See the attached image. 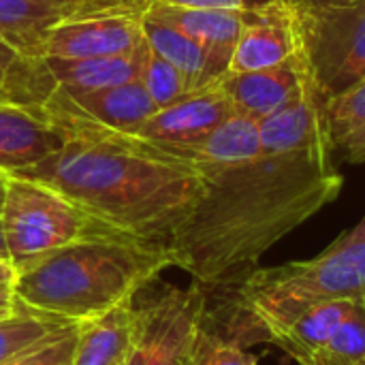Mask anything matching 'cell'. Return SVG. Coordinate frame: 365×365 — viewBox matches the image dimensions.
Segmentation results:
<instances>
[{
  "label": "cell",
  "instance_id": "6da1fadb",
  "mask_svg": "<svg viewBox=\"0 0 365 365\" xmlns=\"http://www.w3.org/2000/svg\"><path fill=\"white\" fill-rule=\"evenodd\" d=\"M60 148L13 175L51 186L103 231L165 244L205 197L197 165L139 135L109 128L51 88L38 103Z\"/></svg>",
  "mask_w": 365,
  "mask_h": 365
},
{
  "label": "cell",
  "instance_id": "7a4b0ae2",
  "mask_svg": "<svg viewBox=\"0 0 365 365\" xmlns=\"http://www.w3.org/2000/svg\"><path fill=\"white\" fill-rule=\"evenodd\" d=\"M205 197L165 242L173 267L205 295L248 278L282 237L331 205L344 186L331 152H263L242 165L201 171Z\"/></svg>",
  "mask_w": 365,
  "mask_h": 365
},
{
  "label": "cell",
  "instance_id": "3957f363",
  "mask_svg": "<svg viewBox=\"0 0 365 365\" xmlns=\"http://www.w3.org/2000/svg\"><path fill=\"white\" fill-rule=\"evenodd\" d=\"M169 267L165 244L96 233L17 272L13 297L28 310L81 323L133 299Z\"/></svg>",
  "mask_w": 365,
  "mask_h": 365
},
{
  "label": "cell",
  "instance_id": "277c9868",
  "mask_svg": "<svg viewBox=\"0 0 365 365\" xmlns=\"http://www.w3.org/2000/svg\"><path fill=\"white\" fill-rule=\"evenodd\" d=\"M227 293L225 338L244 349L269 344L276 331L317 304L353 299L365 306V240H336L314 259L257 267Z\"/></svg>",
  "mask_w": 365,
  "mask_h": 365
},
{
  "label": "cell",
  "instance_id": "5b68a950",
  "mask_svg": "<svg viewBox=\"0 0 365 365\" xmlns=\"http://www.w3.org/2000/svg\"><path fill=\"white\" fill-rule=\"evenodd\" d=\"M0 222L17 272L62 246L96 233H109L51 186L13 175H4Z\"/></svg>",
  "mask_w": 365,
  "mask_h": 365
},
{
  "label": "cell",
  "instance_id": "8992f818",
  "mask_svg": "<svg viewBox=\"0 0 365 365\" xmlns=\"http://www.w3.org/2000/svg\"><path fill=\"white\" fill-rule=\"evenodd\" d=\"M304 47L323 98L365 77V0L299 9Z\"/></svg>",
  "mask_w": 365,
  "mask_h": 365
},
{
  "label": "cell",
  "instance_id": "52a82bcc",
  "mask_svg": "<svg viewBox=\"0 0 365 365\" xmlns=\"http://www.w3.org/2000/svg\"><path fill=\"white\" fill-rule=\"evenodd\" d=\"M205 317L207 295L199 287L167 289L139 308L135 342L126 365H190Z\"/></svg>",
  "mask_w": 365,
  "mask_h": 365
},
{
  "label": "cell",
  "instance_id": "ba28073f",
  "mask_svg": "<svg viewBox=\"0 0 365 365\" xmlns=\"http://www.w3.org/2000/svg\"><path fill=\"white\" fill-rule=\"evenodd\" d=\"M150 4V2H148ZM145 6H118L77 15L53 26L28 60L36 58H101L135 53L143 36Z\"/></svg>",
  "mask_w": 365,
  "mask_h": 365
},
{
  "label": "cell",
  "instance_id": "9c48e42d",
  "mask_svg": "<svg viewBox=\"0 0 365 365\" xmlns=\"http://www.w3.org/2000/svg\"><path fill=\"white\" fill-rule=\"evenodd\" d=\"M302 15L291 0H272L246 11L229 71H259L284 64L304 51Z\"/></svg>",
  "mask_w": 365,
  "mask_h": 365
},
{
  "label": "cell",
  "instance_id": "30bf717a",
  "mask_svg": "<svg viewBox=\"0 0 365 365\" xmlns=\"http://www.w3.org/2000/svg\"><path fill=\"white\" fill-rule=\"evenodd\" d=\"M233 113L229 96L216 81L160 107L135 135L167 150H178L201 141Z\"/></svg>",
  "mask_w": 365,
  "mask_h": 365
},
{
  "label": "cell",
  "instance_id": "8fae6325",
  "mask_svg": "<svg viewBox=\"0 0 365 365\" xmlns=\"http://www.w3.org/2000/svg\"><path fill=\"white\" fill-rule=\"evenodd\" d=\"M310 71V60L304 49L293 60L272 68L242 73L229 71L218 79V83L229 96L233 111L259 124L295 98Z\"/></svg>",
  "mask_w": 365,
  "mask_h": 365
},
{
  "label": "cell",
  "instance_id": "7c38bea8",
  "mask_svg": "<svg viewBox=\"0 0 365 365\" xmlns=\"http://www.w3.org/2000/svg\"><path fill=\"white\" fill-rule=\"evenodd\" d=\"M323 103L325 98L319 92V86L310 71L295 98L274 115L259 122L261 150L272 154H287V152L334 154V143L327 130Z\"/></svg>",
  "mask_w": 365,
  "mask_h": 365
},
{
  "label": "cell",
  "instance_id": "4fadbf2b",
  "mask_svg": "<svg viewBox=\"0 0 365 365\" xmlns=\"http://www.w3.org/2000/svg\"><path fill=\"white\" fill-rule=\"evenodd\" d=\"M60 148L41 105L0 98V175H19Z\"/></svg>",
  "mask_w": 365,
  "mask_h": 365
},
{
  "label": "cell",
  "instance_id": "5bb4252c",
  "mask_svg": "<svg viewBox=\"0 0 365 365\" xmlns=\"http://www.w3.org/2000/svg\"><path fill=\"white\" fill-rule=\"evenodd\" d=\"M135 297L77 323L73 365H126L137 331Z\"/></svg>",
  "mask_w": 365,
  "mask_h": 365
},
{
  "label": "cell",
  "instance_id": "9a60e30c",
  "mask_svg": "<svg viewBox=\"0 0 365 365\" xmlns=\"http://www.w3.org/2000/svg\"><path fill=\"white\" fill-rule=\"evenodd\" d=\"M143 36L158 56L182 73L188 92L216 83L225 73H229L231 56L216 53L150 15H143Z\"/></svg>",
  "mask_w": 365,
  "mask_h": 365
},
{
  "label": "cell",
  "instance_id": "2e32d148",
  "mask_svg": "<svg viewBox=\"0 0 365 365\" xmlns=\"http://www.w3.org/2000/svg\"><path fill=\"white\" fill-rule=\"evenodd\" d=\"M86 13L79 0H0V38L30 58L53 26Z\"/></svg>",
  "mask_w": 365,
  "mask_h": 365
},
{
  "label": "cell",
  "instance_id": "e0dca14e",
  "mask_svg": "<svg viewBox=\"0 0 365 365\" xmlns=\"http://www.w3.org/2000/svg\"><path fill=\"white\" fill-rule=\"evenodd\" d=\"M145 15L173 26L199 45L225 56H233L235 43L246 24V11L235 9H192L150 2Z\"/></svg>",
  "mask_w": 365,
  "mask_h": 365
},
{
  "label": "cell",
  "instance_id": "ac0fdd59",
  "mask_svg": "<svg viewBox=\"0 0 365 365\" xmlns=\"http://www.w3.org/2000/svg\"><path fill=\"white\" fill-rule=\"evenodd\" d=\"M169 152L190 160L201 171L235 167L261 154L259 124L250 118L233 113L201 141Z\"/></svg>",
  "mask_w": 365,
  "mask_h": 365
},
{
  "label": "cell",
  "instance_id": "d6986e66",
  "mask_svg": "<svg viewBox=\"0 0 365 365\" xmlns=\"http://www.w3.org/2000/svg\"><path fill=\"white\" fill-rule=\"evenodd\" d=\"M36 62L51 77L53 88L64 92H90L135 81L139 77V49L128 56L36 58Z\"/></svg>",
  "mask_w": 365,
  "mask_h": 365
},
{
  "label": "cell",
  "instance_id": "ffe728a7",
  "mask_svg": "<svg viewBox=\"0 0 365 365\" xmlns=\"http://www.w3.org/2000/svg\"><path fill=\"white\" fill-rule=\"evenodd\" d=\"M66 94L83 113H88L96 122L133 135L145 124V120H150L158 111L156 103L150 98L139 79L111 88Z\"/></svg>",
  "mask_w": 365,
  "mask_h": 365
},
{
  "label": "cell",
  "instance_id": "44dd1931",
  "mask_svg": "<svg viewBox=\"0 0 365 365\" xmlns=\"http://www.w3.org/2000/svg\"><path fill=\"white\" fill-rule=\"evenodd\" d=\"M357 306L361 304L353 299H331L317 304L276 331L269 344L282 349V353L299 365H308Z\"/></svg>",
  "mask_w": 365,
  "mask_h": 365
},
{
  "label": "cell",
  "instance_id": "7402d4cb",
  "mask_svg": "<svg viewBox=\"0 0 365 365\" xmlns=\"http://www.w3.org/2000/svg\"><path fill=\"white\" fill-rule=\"evenodd\" d=\"M66 323L73 321L53 319L17 304L15 312L0 319V365L21 355L30 346L43 342Z\"/></svg>",
  "mask_w": 365,
  "mask_h": 365
},
{
  "label": "cell",
  "instance_id": "603a6c76",
  "mask_svg": "<svg viewBox=\"0 0 365 365\" xmlns=\"http://www.w3.org/2000/svg\"><path fill=\"white\" fill-rule=\"evenodd\" d=\"M141 86L150 94V98L156 103V107H167L169 103L178 101L188 92V86L182 77V73L167 62L163 56H158L148 41L139 47V77Z\"/></svg>",
  "mask_w": 365,
  "mask_h": 365
},
{
  "label": "cell",
  "instance_id": "cb8c5ba5",
  "mask_svg": "<svg viewBox=\"0 0 365 365\" xmlns=\"http://www.w3.org/2000/svg\"><path fill=\"white\" fill-rule=\"evenodd\" d=\"M323 111L331 143L338 148L349 135L365 126V77L353 88L325 98Z\"/></svg>",
  "mask_w": 365,
  "mask_h": 365
},
{
  "label": "cell",
  "instance_id": "d4e9b609",
  "mask_svg": "<svg viewBox=\"0 0 365 365\" xmlns=\"http://www.w3.org/2000/svg\"><path fill=\"white\" fill-rule=\"evenodd\" d=\"M190 365H259V355L203 325L195 340Z\"/></svg>",
  "mask_w": 365,
  "mask_h": 365
},
{
  "label": "cell",
  "instance_id": "484cf974",
  "mask_svg": "<svg viewBox=\"0 0 365 365\" xmlns=\"http://www.w3.org/2000/svg\"><path fill=\"white\" fill-rule=\"evenodd\" d=\"M77 344V323H66L43 342L2 365H73Z\"/></svg>",
  "mask_w": 365,
  "mask_h": 365
},
{
  "label": "cell",
  "instance_id": "4316f807",
  "mask_svg": "<svg viewBox=\"0 0 365 365\" xmlns=\"http://www.w3.org/2000/svg\"><path fill=\"white\" fill-rule=\"evenodd\" d=\"M154 4H169V6H192V9H235V11H250L272 0H150ZM293 2V0H291Z\"/></svg>",
  "mask_w": 365,
  "mask_h": 365
},
{
  "label": "cell",
  "instance_id": "83f0119b",
  "mask_svg": "<svg viewBox=\"0 0 365 365\" xmlns=\"http://www.w3.org/2000/svg\"><path fill=\"white\" fill-rule=\"evenodd\" d=\"M338 150L342 152V158L346 163H353V165H361L365 163V126L359 128L357 133L349 135L340 145Z\"/></svg>",
  "mask_w": 365,
  "mask_h": 365
},
{
  "label": "cell",
  "instance_id": "f1b7e54d",
  "mask_svg": "<svg viewBox=\"0 0 365 365\" xmlns=\"http://www.w3.org/2000/svg\"><path fill=\"white\" fill-rule=\"evenodd\" d=\"M17 280V267L11 261H2L0 259V287H11Z\"/></svg>",
  "mask_w": 365,
  "mask_h": 365
},
{
  "label": "cell",
  "instance_id": "f546056e",
  "mask_svg": "<svg viewBox=\"0 0 365 365\" xmlns=\"http://www.w3.org/2000/svg\"><path fill=\"white\" fill-rule=\"evenodd\" d=\"M19 58H21V56H19V51H17L15 47H11L6 41H2V38H0V62H2L4 66L13 68V64H15Z\"/></svg>",
  "mask_w": 365,
  "mask_h": 365
},
{
  "label": "cell",
  "instance_id": "4dcf8cb0",
  "mask_svg": "<svg viewBox=\"0 0 365 365\" xmlns=\"http://www.w3.org/2000/svg\"><path fill=\"white\" fill-rule=\"evenodd\" d=\"M361 240H365V216L357 227H353L351 231H346L344 235L338 237V242H342V244H353V242H361Z\"/></svg>",
  "mask_w": 365,
  "mask_h": 365
},
{
  "label": "cell",
  "instance_id": "1f68e13d",
  "mask_svg": "<svg viewBox=\"0 0 365 365\" xmlns=\"http://www.w3.org/2000/svg\"><path fill=\"white\" fill-rule=\"evenodd\" d=\"M297 9H314V6H325V4H336V2H349V0H293Z\"/></svg>",
  "mask_w": 365,
  "mask_h": 365
},
{
  "label": "cell",
  "instance_id": "d6a6232c",
  "mask_svg": "<svg viewBox=\"0 0 365 365\" xmlns=\"http://www.w3.org/2000/svg\"><path fill=\"white\" fill-rule=\"evenodd\" d=\"M15 308H17L15 297H0V319L9 317L11 312H15Z\"/></svg>",
  "mask_w": 365,
  "mask_h": 365
},
{
  "label": "cell",
  "instance_id": "836d02e7",
  "mask_svg": "<svg viewBox=\"0 0 365 365\" xmlns=\"http://www.w3.org/2000/svg\"><path fill=\"white\" fill-rule=\"evenodd\" d=\"M0 259L2 261H11L9 248H6V240H4V231H2V222H0Z\"/></svg>",
  "mask_w": 365,
  "mask_h": 365
},
{
  "label": "cell",
  "instance_id": "e575fe53",
  "mask_svg": "<svg viewBox=\"0 0 365 365\" xmlns=\"http://www.w3.org/2000/svg\"><path fill=\"white\" fill-rule=\"evenodd\" d=\"M2 203H4V175H0V214H2Z\"/></svg>",
  "mask_w": 365,
  "mask_h": 365
},
{
  "label": "cell",
  "instance_id": "d590c367",
  "mask_svg": "<svg viewBox=\"0 0 365 365\" xmlns=\"http://www.w3.org/2000/svg\"><path fill=\"white\" fill-rule=\"evenodd\" d=\"M9 71H11V68H9V66H4V64L0 62V86L4 83V79H6V75H9Z\"/></svg>",
  "mask_w": 365,
  "mask_h": 365
},
{
  "label": "cell",
  "instance_id": "8d00e7d4",
  "mask_svg": "<svg viewBox=\"0 0 365 365\" xmlns=\"http://www.w3.org/2000/svg\"><path fill=\"white\" fill-rule=\"evenodd\" d=\"M0 297H13V289L11 287H0Z\"/></svg>",
  "mask_w": 365,
  "mask_h": 365
}]
</instances>
